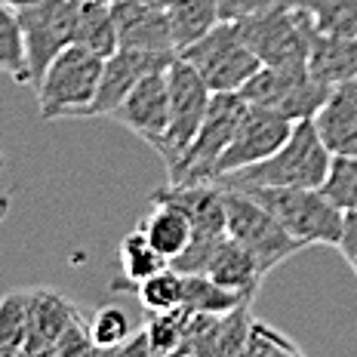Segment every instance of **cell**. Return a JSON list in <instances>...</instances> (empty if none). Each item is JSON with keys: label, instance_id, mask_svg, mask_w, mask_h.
Returning a JSON list of instances; mask_svg holds the SVG:
<instances>
[{"label": "cell", "instance_id": "1", "mask_svg": "<svg viewBox=\"0 0 357 357\" xmlns=\"http://www.w3.org/2000/svg\"><path fill=\"white\" fill-rule=\"evenodd\" d=\"M330 148L324 145L314 121H296L293 132L271 158L215 178L219 188H321L330 169Z\"/></svg>", "mask_w": 357, "mask_h": 357}, {"label": "cell", "instance_id": "2", "mask_svg": "<svg viewBox=\"0 0 357 357\" xmlns=\"http://www.w3.org/2000/svg\"><path fill=\"white\" fill-rule=\"evenodd\" d=\"M243 195L259 200L305 247L311 243L339 247L345 231V213L321 188H247Z\"/></svg>", "mask_w": 357, "mask_h": 357}, {"label": "cell", "instance_id": "3", "mask_svg": "<svg viewBox=\"0 0 357 357\" xmlns=\"http://www.w3.org/2000/svg\"><path fill=\"white\" fill-rule=\"evenodd\" d=\"M105 59L89 53L86 47H65L53 62L47 65L40 84H37V105L43 121L56 117H84L89 102L96 99V89L102 80Z\"/></svg>", "mask_w": 357, "mask_h": 357}, {"label": "cell", "instance_id": "4", "mask_svg": "<svg viewBox=\"0 0 357 357\" xmlns=\"http://www.w3.org/2000/svg\"><path fill=\"white\" fill-rule=\"evenodd\" d=\"M178 56L195 65L213 93H241L243 84L262 68L259 56L241 37L237 22H215L204 37L178 50Z\"/></svg>", "mask_w": 357, "mask_h": 357}, {"label": "cell", "instance_id": "5", "mask_svg": "<svg viewBox=\"0 0 357 357\" xmlns=\"http://www.w3.org/2000/svg\"><path fill=\"white\" fill-rule=\"evenodd\" d=\"M247 99L241 93H213L206 117L185 154L167 169V182H213L219 158L231 145Z\"/></svg>", "mask_w": 357, "mask_h": 357}, {"label": "cell", "instance_id": "6", "mask_svg": "<svg viewBox=\"0 0 357 357\" xmlns=\"http://www.w3.org/2000/svg\"><path fill=\"white\" fill-rule=\"evenodd\" d=\"M225 191V213H228V237L237 241L243 250L259 262L262 274H271L278 265H284L289 256L305 250L302 241L265 210L259 200H252L243 191Z\"/></svg>", "mask_w": 357, "mask_h": 357}, {"label": "cell", "instance_id": "7", "mask_svg": "<svg viewBox=\"0 0 357 357\" xmlns=\"http://www.w3.org/2000/svg\"><path fill=\"white\" fill-rule=\"evenodd\" d=\"M241 37L247 47L259 56L262 65L271 68H299L308 65V50H311V25L308 19L299 16L278 0L268 10L247 16L237 22Z\"/></svg>", "mask_w": 357, "mask_h": 357}, {"label": "cell", "instance_id": "8", "mask_svg": "<svg viewBox=\"0 0 357 357\" xmlns=\"http://www.w3.org/2000/svg\"><path fill=\"white\" fill-rule=\"evenodd\" d=\"M333 84L314 77L308 65L299 68H271L262 65L252 77L243 84L241 96L252 105L271 108L289 121H311L321 111V105L330 96Z\"/></svg>", "mask_w": 357, "mask_h": 357}, {"label": "cell", "instance_id": "9", "mask_svg": "<svg viewBox=\"0 0 357 357\" xmlns=\"http://www.w3.org/2000/svg\"><path fill=\"white\" fill-rule=\"evenodd\" d=\"M167 84H169V130L167 136L154 145V151L163 158L167 169L185 154V148L191 145V139L197 136L200 123L210 108L213 89L206 86V80L197 74L191 62H185L182 56H176L167 68Z\"/></svg>", "mask_w": 357, "mask_h": 357}, {"label": "cell", "instance_id": "10", "mask_svg": "<svg viewBox=\"0 0 357 357\" xmlns=\"http://www.w3.org/2000/svg\"><path fill=\"white\" fill-rule=\"evenodd\" d=\"M293 126H296V121H289V117L278 114V111H271V108H262V105L247 102L241 123H237V130H234L231 145H228L225 154L219 158L215 178L225 176V173H234V169L250 167V163H259V160L271 158V154L289 139Z\"/></svg>", "mask_w": 357, "mask_h": 357}, {"label": "cell", "instance_id": "11", "mask_svg": "<svg viewBox=\"0 0 357 357\" xmlns=\"http://www.w3.org/2000/svg\"><path fill=\"white\" fill-rule=\"evenodd\" d=\"M169 68V65H167ZM167 68H158L145 74L136 86L126 93V99L117 105L114 117L121 126L136 132L142 142L158 145L169 130V84H167Z\"/></svg>", "mask_w": 357, "mask_h": 357}, {"label": "cell", "instance_id": "12", "mask_svg": "<svg viewBox=\"0 0 357 357\" xmlns=\"http://www.w3.org/2000/svg\"><path fill=\"white\" fill-rule=\"evenodd\" d=\"M176 56L178 53H145V50H123L121 47L114 56L105 59L96 99L89 102L84 117H111L117 111V105L126 99V93H130L145 74L167 68Z\"/></svg>", "mask_w": 357, "mask_h": 357}, {"label": "cell", "instance_id": "13", "mask_svg": "<svg viewBox=\"0 0 357 357\" xmlns=\"http://www.w3.org/2000/svg\"><path fill=\"white\" fill-rule=\"evenodd\" d=\"M151 204L178 206L195 225V237H219L228 234L225 191L215 182H167L151 195Z\"/></svg>", "mask_w": 357, "mask_h": 357}, {"label": "cell", "instance_id": "14", "mask_svg": "<svg viewBox=\"0 0 357 357\" xmlns=\"http://www.w3.org/2000/svg\"><path fill=\"white\" fill-rule=\"evenodd\" d=\"M117 19V37L123 50H145V53H178L173 22L167 6L142 3V0H111Z\"/></svg>", "mask_w": 357, "mask_h": 357}, {"label": "cell", "instance_id": "15", "mask_svg": "<svg viewBox=\"0 0 357 357\" xmlns=\"http://www.w3.org/2000/svg\"><path fill=\"white\" fill-rule=\"evenodd\" d=\"M77 308L56 289H28V339H25V357H53L56 342L62 339L65 326Z\"/></svg>", "mask_w": 357, "mask_h": 357}, {"label": "cell", "instance_id": "16", "mask_svg": "<svg viewBox=\"0 0 357 357\" xmlns=\"http://www.w3.org/2000/svg\"><path fill=\"white\" fill-rule=\"evenodd\" d=\"M311 121L330 154H357V80L333 84L326 102Z\"/></svg>", "mask_w": 357, "mask_h": 357}, {"label": "cell", "instance_id": "17", "mask_svg": "<svg viewBox=\"0 0 357 357\" xmlns=\"http://www.w3.org/2000/svg\"><path fill=\"white\" fill-rule=\"evenodd\" d=\"M206 274H210L215 284H222L225 289H231V293L247 296V299L256 296V289L265 278L256 259L237 241H231V237H225V241L215 247L210 265H206Z\"/></svg>", "mask_w": 357, "mask_h": 357}, {"label": "cell", "instance_id": "18", "mask_svg": "<svg viewBox=\"0 0 357 357\" xmlns=\"http://www.w3.org/2000/svg\"><path fill=\"white\" fill-rule=\"evenodd\" d=\"M308 68L314 77L326 80V84L357 80V34L354 37H330V34H317L314 28H311Z\"/></svg>", "mask_w": 357, "mask_h": 357}, {"label": "cell", "instance_id": "19", "mask_svg": "<svg viewBox=\"0 0 357 357\" xmlns=\"http://www.w3.org/2000/svg\"><path fill=\"white\" fill-rule=\"evenodd\" d=\"M139 228H142L148 243H151L167 262H173L178 252L191 243V237H195L191 219L178 210V206H169V204H151V213L145 215Z\"/></svg>", "mask_w": 357, "mask_h": 357}, {"label": "cell", "instance_id": "20", "mask_svg": "<svg viewBox=\"0 0 357 357\" xmlns=\"http://www.w3.org/2000/svg\"><path fill=\"white\" fill-rule=\"evenodd\" d=\"M74 43L86 47L89 53L108 59L121 50V37H117V19H114V3L111 0H84L77 16V31Z\"/></svg>", "mask_w": 357, "mask_h": 357}, {"label": "cell", "instance_id": "21", "mask_svg": "<svg viewBox=\"0 0 357 357\" xmlns=\"http://www.w3.org/2000/svg\"><path fill=\"white\" fill-rule=\"evenodd\" d=\"M308 19L317 34L354 37L357 34V0H280Z\"/></svg>", "mask_w": 357, "mask_h": 357}, {"label": "cell", "instance_id": "22", "mask_svg": "<svg viewBox=\"0 0 357 357\" xmlns=\"http://www.w3.org/2000/svg\"><path fill=\"white\" fill-rule=\"evenodd\" d=\"M167 13L173 22L176 50H185L219 22V0H169Z\"/></svg>", "mask_w": 357, "mask_h": 357}, {"label": "cell", "instance_id": "23", "mask_svg": "<svg viewBox=\"0 0 357 357\" xmlns=\"http://www.w3.org/2000/svg\"><path fill=\"white\" fill-rule=\"evenodd\" d=\"M0 71L10 74L16 84L31 86V68H28V50L19 13L3 0H0Z\"/></svg>", "mask_w": 357, "mask_h": 357}, {"label": "cell", "instance_id": "24", "mask_svg": "<svg viewBox=\"0 0 357 357\" xmlns=\"http://www.w3.org/2000/svg\"><path fill=\"white\" fill-rule=\"evenodd\" d=\"M241 302H252L241 293H231L222 284H215L210 274H185L182 305L188 311H206V314H228Z\"/></svg>", "mask_w": 357, "mask_h": 357}, {"label": "cell", "instance_id": "25", "mask_svg": "<svg viewBox=\"0 0 357 357\" xmlns=\"http://www.w3.org/2000/svg\"><path fill=\"white\" fill-rule=\"evenodd\" d=\"M28 339V289H13L0 299V357L25 354Z\"/></svg>", "mask_w": 357, "mask_h": 357}, {"label": "cell", "instance_id": "26", "mask_svg": "<svg viewBox=\"0 0 357 357\" xmlns=\"http://www.w3.org/2000/svg\"><path fill=\"white\" fill-rule=\"evenodd\" d=\"M188 317L191 311L185 305H176V308L167 311H148V321H145V336H148V348L151 354H178V345L185 339V330H188Z\"/></svg>", "mask_w": 357, "mask_h": 357}, {"label": "cell", "instance_id": "27", "mask_svg": "<svg viewBox=\"0 0 357 357\" xmlns=\"http://www.w3.org/2000/svg\"><path fill=\"white\" fill-rule=\"evenodd\" d=\"M121 265H123L126 280H130L126 287L136 289V284H142V280H148L151 274L163 271L169 262L151 247V243H148L142 228H136V231H130L121 241Z\"/></svg>", "mask_w": 357, "mask_h": 357}, {"label": "cell", "instance_id": "28", "mask_svg": "<svg viewBox=\"0 0 357 357\" xmlns=\"http://www.w3.org/2000/svg\"><path fill=\"white\" fill-rule=\"evenodd\" d=\"M321 191L342 213H357V154H333Z\"/></svg>", "mask_w": 357, "mask_h": 357}, {"label": "cell", "instance_id": "29", "mask_svg": "<svg viewBox=\"0 0 357 357\" xmlns=\"http://www.w3.org/2000/svg\"><path fill=\"white\" fill-rule=\"evenodd\" d=\"M182 293H185V274H178L176 268H163V271L151 274L148 280L136 284V296L145 305V311H167L182 305Z\"/></svg>", "mask_w": 357, "mask_h": 357}, {"label": "cell", "instance_id": "30", "mask_svg": "<svg viewBox=\"0 0 357 357\" xmlns=\"http://www.w3.org/2000/svg\"><path fill=\"white\" fill-rule=\"evenodd\" d=\"M219 330L222 314H206V311H191L188 330L178 345V354L191 357H219Z\"/></svg>", "mask_w": 357, "mask_h": 357}, {"label": "cell", "instance_id": "31", "mask_svg": "<svg viewBox=\"0 0 357 357\" xmlns=\"http://www.w3.org/2000/svg\"><path fill=\"white\" fill-rule=\"evenodd\" d=\"M89 333H93L96 351H114L117 354V348L132 336V326H130V317L123 314V308H117V305H105V308H99L93 314V321H89Z\"/></svg>", "mask_w": 357, "mask_h": 357}, {"label": "cell", "instance_id": "32", "mask_svg": "<svg viewBox=\"0 0 357 357\" xmlns=\"http://www.w3.org/2000/svg\"><path fill=\"white\" fill-rule=\"evenodd\" d=\"M252 302H241L237 308H231L228 314H222V330H219V357L228 354H247V339H250V314Z\"/></svg>", "mask_w": 357, "mask_h": 357}, {"label": "cell", "instance_id": "33", "mask_svg": "<svg viewBox=\"0 0 357 357\" xmlns=\"http://www.w3.org/2000/svg\"><path fill=\"white\" fill-rule=\"evenodd\" d=\"M278 354L299 357L302 348L296 345L293 339H287L284 333L271 330L268 324H262V321H256V317H252L250 339H247V357H278Z\"/></svg>", "mask_w": 357, "mask_h": 357}, {"label": "cell", "instance_id": "34", "mask_svg": "<svg viewBox=\"0 0 357 357\" xmlns=\"http://www.w3.org/2000/svg\"><path fill=\"white\" fill-rule=\"evenodd\" d=\"M80 354H99L96 351V342H93V333H89V324L84 321V314H74L71 324L65 326L62 339L56 342L53 348V357H80Z\"/></svg>", "mask_w": 357, "mask_h": 357}, {"label": "cell", "instance_id": "35", "mask_svg": "<svg viewBox=\"0 0 357 357\" xmlns=\"http://www.w3.org/2000/svg\"><path fill=\"white\" fill-rule=\"evenodd\" d=\"M271 3H278V0H219V22H241L268 10Z\"/></svg>", "mask_w": 357, "mask_h": 357}, {"label": "cell", "instance_id": "36", "mask_svg": "<svg viewBox=\"0 0 357 357\" xmlns=\"http://www.w3.org/2000/svg\"><path fill=\"white\" fill-rule=\"evenodd\" d=\"M336 250L345 256V262L357 274V213H345V231H342V241Z\"/></svg>", "mask_w": 357, "mask_h": 357}, {"label": "cell", "instance_id": "37", "mask_svg": "<svg viewBox=\"0 0 357 357\" xmlns=\"http://www.w3.org/2000/svg\"><path fill=\"white\" fill-rule=\"evenodd\" d=\"M3 3H10L13 10H22V6H31V3H37V0H3Z\"/></svg>", "mask_w": 357, "mask_h": 357}, {"label": "cell", "instance_id": "38", "mask_svg": "<svg viewBox=\"0 0 357 357\" xmlns=\"http://www.w3.org/2000/svg\"><path fill=\"white\" fill-rule=\"evenodd\" d=\"M142 3H154V6H167L169 0H142Z\"/></svg>", "mask_w": 357, "mask_h": 357}]
</instances>
